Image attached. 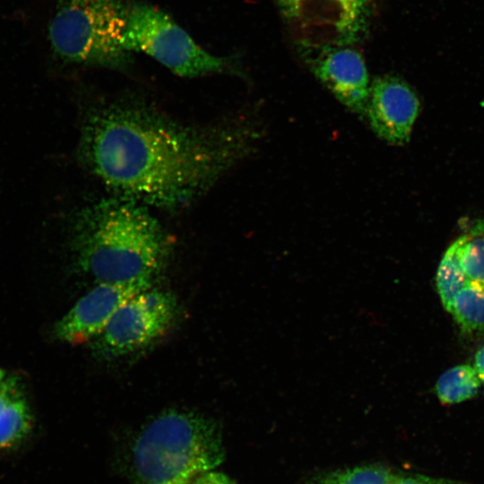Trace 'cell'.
<instances>
[{
    "label": "cell",
    "mask_w": 484,
    "mask_h": 484,
    "mask_svg": "<svg viewBox=\"0 0 484 484\" xmlns=\"http://www.w3.org/2000/svg\"><path fill=\"white\" fill-rule=\"evenodd\" d=\"M462 331L484 333V287L462 280L450 301L444 307Z\"/></svg>",
    "instance_id": "10"
},
{
    "label": "cell",
    "mask_w": 484,
    "mask_h": 484,
    "mask_svg": "<svg viewBox=\"0 0 484 484\" xmlns=\"http://www.w3.org/2000/svg\"><path fill=\"white\" fill-rule=\"evenodd\" d=\"M393 484H462L452 480L430 478L423 475L397 476Z\"/></svg>",
    "instance_id": "15"
},
{
    "label": "cell",
    "mask_w": 484,
    "mask_h": 484,
    "mask_svg": "<svg viewBox=\"0 0 484 484\" xmlns=\"http://www.w3.org/2000/svg\"><path fill=\"white\" fill-rule=\"evenodd\" d=\"M419 106L408 83L398 77L381 76L370 85L366 119L376 136L390 144L402 145L410 141Z\"/></svg>",
    "instance_id": "8"
},
{
    "label": "cell",
    "mask_w": 484,
    "mask_h": 484,
    "mask_svg": "<svg viewBox=\"0 0 484 484\" xmlns=\"http://www.w3.org/2000/svg\"><path fill=\"white\" fill-rule=\"evenodd\" d=\"M396 477L385 466L367 465L341 471L329 484H393Z\"/></svg>",
    "instance_id": "14"
},
{
    "label": "cell",
    "mask_w": 484,
    "mask_h": 484,
    "mask_svg": "<svg viewBox=\"0 0 484 484\" xmlns=\"http://www.w3.org/2000/svg\"><path fill=\"white\" fill-rule=\"evenodd\" d=\"M72 248L76 265L97 283L123 284L154 281L173 241L147 206L113 195L78 213Z\"/></svg>",
    "instance_id": "2"
},
{
    "label": "cell",
    "mask_w": 484,
    "mask_h": 484,
    "mask_svg": "<svg viewBox=\"0 0 484 484\" xmlns=\"http://www.w3.org/2000/svg\"><path fill=\"white\" fill-rule=\"evenodd\" d=\"M153 282L97 283L56 323L55 336L74 345L96 340L118 309L139 292L152 287Z\"/></svg>",
    "instance_id": "7"
},
{
    "label": "cell",
    "mask_w": 484,
    "mask_h": 484,
    "mask_svg": "<svg viewBox=\"0 0 484 484\" xmlns=\"http://www.w3.org/2000/svg\"><path fill=\"white\" fill-rule=\"evenodd\" d=\"M302 0H285L290 7H297ZM341 6L343 22L345 24L351 23L355 21L359 12L354 7L350 0H335Z\"/></svg>",
    "instance_id": "17"
},
{
    "label": "cell",
    "mask_w": 484,
    "mask_h": 484,
    "mask_svg": "<svg viewBox=\"0 0 484 484\" xmlns=\"http://www.w3.org/2000/svg\"><path fill=\"white\" fill-rule=\"evenodd\" d=\"M453 246L462 280L484 287V236L469 231L457 238Z\"/></svg>",
    "instance_id": "12"
},
{
    "label": "cell",
    "mask_w": 484,
    "mask_h": 484,
    "mask_svg": "<svg viewBox=\"0 0 484 484\" xmlns=\"http://www.w3.org/2000/svg\"><path fill=\"white\" fill-rule=\"evenodd\" d=\"M128 51H141L181 77L232 71L231 64L200 46L166 13L148 4L134 5L124 34Z\"/></svg>",
    "instance_id": "5"
},
{
    "label": "cell",
    "mask_w": 484,
    "mask_h": 484,
    "mask_svg": "<svg viewBox=\"0 0 484 484\" xmlns=\"http://www.w3.org/2000/svg\"><path fill=\"white\" fill-rule=\"evenodd\" d=\"M350 1L353 4L356 10L359 12V10L366 4V3L368 0H350Z\"/></svg>",
    "instance_id": "21"
},
{
    "label": "cell",
    "mask_w": 484,
    "mask_h": 484,
    "mask_svg": "<svg viewBox=\"0 0 484 484\" xmlns=\"http://www.w3.org/2000/svg\"><path fill=\"white\" fill-rule=\"evenodd\" d=\"M177 313L173 293L151 287L144 290L118 309L96 339V351L120 357L143 349L169 331Z\"/></svg>",
    "instance_id": "6"
},
{
    "label": "cell",
    "mask_w": 484,
    "mask_h": 484,
    "mask_svg": "<svg viewBox=\"0 0 484 484\" xmlns=\"http://www.w3.org/2000/svg\"><path fill=\"white\" fill-rule=\"evenodd\" d=\"M224 456L218 424L201 413L166 411L136 436L130 454L137 484H189Z\"/></svg>",
    "instance_id": "3"
},
{
    "label": "cell",
    "mask_w": 484,
    "mask_h": 484,
    "mask_svg": "<svg viewBox=\"0 0 484 484\" xmlns=\"http://www.w3.org/2000/svg\"><path fill=\"white\" fill-rule=\"evenodd\" d=\"M470 231L484 236V220H478Z\"/></svg>",
    "instance_id": "20"
},
{
    "label": "cell",
    "mask_w": 484,
    "mask_h": 484,
    "mask_svg": "<svg viewBox=\"0 0 484 484\" xmlns=\"http://www.w3.org/2000/svg\"><path fill=\"white\" fill-rule=\"evenodd\" d=\"M19 397L16 380L7 379L0 385V413L13 400Z\"/></svg>",
    "instance_id": "18"
},
{
    "label": "cell",
    "mask_w": 484,
    "mask_h": 484,
    "mask_svg": "<svg viewBox=\"0 0 484 484\" xmlns=\"http://www.w3.org/2000/svg\"><path fill=\"white\" fill-rule=\"evenodd\" d=\"M263 131L255 115L198 126L140 101L119 100L89 112L79 156L114 195L177 211L251 155Z\"/></svg>",
    "instance_id": "1"
},
{
    "label": "cell",
    "mask_w": 484,
    "mask_h": 484,
    "mask_svg": "<svg viewBox=\"0 0 484 484\" xmlns=\"http://www.w3.org/2000/svg\"><path fill=\"white\" fill-rule=\"evenodd\" d=\"M31 415L22 397L10 402L0 413V449L21 442L30 432Z\"/></svg>",
    "instance_id": "13"
},
{
    "label": "cell",
    "mask_w": 484,
    "mask_h": 484,
    "mask_svg": "<svg viewBox=\"0 0 484 484\" xmlns=\"http://www.w3.org/2000/svg\"><path fill=\"white\" fill-rule=\"evenodd\" d=\"M474 368L476 369L480 381L484 382V346H482L475 355Z\"/></svg>",
    "instance_id": "19"
},
{
    "label": "cell",
    "mask_w": 484,
    "mask_h": 484,
    "mask_svg": "<svg viewBox=\"0 0 484 484\" xmlns=\"http://www.w3.org/2000/svg\"><path fill=\"white\" fill-rule=\"evenodd\" d=\"M129 10L122 0H65L49 25L55 52L70 63L125 70L124 46Z\"/></svg>",
    "instance_id": "4"
},
{
    "label": "cell",
    "mask_w": 484,
    "mask_h": 484,
    "mask_svg": "<svg viewBox=\"0 0 484 484\" xmlns=\"http://www.w3.org/2000/svg\"><path fill=\"white\" fill-rule=\"evenodd\" d=\"M314 73L342 105L366 119L370 85L359 52L348 48L330 50L316 61Z\"/></svg>",
    "instance_id": "9"
},
{
    "label": "cell",
    "mask_w": 484,
    "mask_h": 484,
    "mask_svg": "<svg viewBox=\"0 0 484 484\" xmlns=\"http://www.w3.org/2000/svg\"><path fill=\"white\" fill-rule=\"evenodd\" d=\"M480 386L476 369L467 364L455 366L443 373L435 390L442 404L459 403L474 397Z\"/></svg>",
    "instance_id": "11"
},
{
    "label": "cell",
    "mask_w": 484,
    "mask_h": 484,
    "mask_svg": "<svg viewBox=\"0 0 484 484\" xmlns=\"http://www.w3.org/2000/svg\"><path fill=\"white\" fill-rule=\"evenodd\" d=\"M189 484H236V482L229 476L212 470L199 475Z\"/></svg>",
    "instance_id": "16"
},
{
    "label": "cell",
    "mask_w": 484,
    "mask_h": 484,
    "mask_svg": "<svg viewBox=\"0 0 484 484\" xmlns=\"http://www.w3.org/2000/svg\"><path fill=\"white\" fill-rule=\"evenodd\" d=\"M4 376H5L4 371L2 368H0V385L4 382Z\"/></svg>",
    "instance_id": "22"
}]
</instances>
